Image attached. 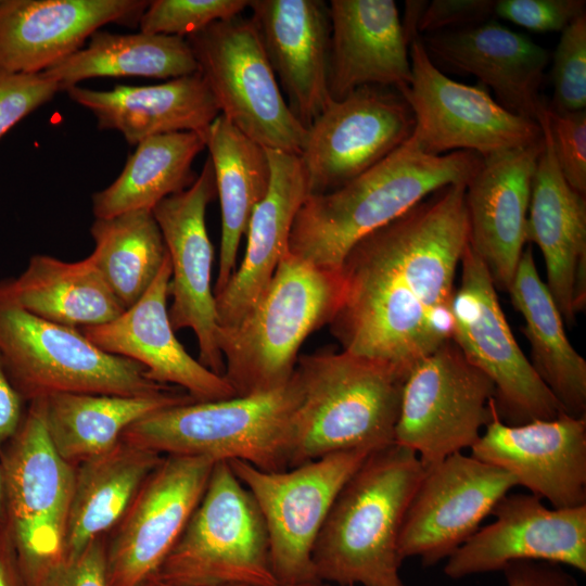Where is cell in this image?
I'll list each match as a JSON object with an SVG mask.
<instances>
[{"label":"cell","instance_id":"1","mask_svg":"<svg viewBox=\"0 0 586 586\" xmlns=\"http://www.w3.org/2000/svg\"><path fill=\"white\" fill-rule=\"evenodd\" d=\"M466 184L446 186L361 238L329 323L343 351L408 374L453 337L455 277L469 244Z\"/></svg>","mask_w":586,"mask_h":586},{"label":"cell","instance_id":"2","mask_svg":"<svg viewBox=\"0 0 586 586\" xmlns=\"http://www.w3.org/2000/svg\"><path fill=\"white\" fill-rule=\"evenodd\" d=\"M483 157L470 151L431 155L407 141L340 188L308 195L294 219L289 252L340 270L349 250L431 193L468 184Z\"/></svg>","mask_w":586,"mask_h":586},{"label":"cell","instance_id":"3","mask_svg":"<svg viewBox=\"0 0 586 586\" xmlns=\"http://www.w3.org/2000/svg\"><path fill=\"white\" fill-rule=\"evenodd\" d=\"M423 473L418 455L395 443L369 454L340 491L317 537L318 581L405 586L398 538Z\"/></svg>","mask_w":586,"mask_h":586},{"label":"cell","instance_id":"4","mask_svg":"<svg viewBox=\"0 0 586 586\" xmlns=\"http://www.w3.org/2000/svg\"><path fill=\"white\" fill-rule=\"evenodd\" d=\"M290 468L331 453L394 443L407 374L346 351L301 355Z\"/></svg>","mask_w":586,"mask_h":586},{"label":"cell","instance_id":"5","mask_svg":"<svg viewBox=\"0 0 586 586\" xmlns=\"http://www.w3.org/2000/svg\"><path fill=\"white\" fill-rule=\"evenodd\" d=\"M342 292L341 270L316 266L288 251L240 322L218 328L224 377L235 395L285 385L303 343L313 332L329 326Z\"/></svg>","mask_w":586,"mask_h":586},{"label":"cell","instance_id":"6","mask_svg":"<svg viewBox=\"0 0 586 586\" xmlns=\"http://www.w3.org/2000/svg\"><path fill=\"white\" fill-rule=\"evenodd\" d=\"M298 400L292 375L270 392L161 409L132 423L120 441L163 456L241 460L263 471H283L290 468Z\"/></svg>","mask_w":586,"mask_h":586},{"label":"cell","instance_id":"7","mask_svg":"<svg viewBox=\"0 0 586 586\" xmlns=\"http://www.w3.org/2000/svg\"><path fill=\"white\" fill-rule=\"evenodd\" d=\"M0 359L27 404L63 393L146 396L177 388L150 380L142 365L100 349L80 329L37 317L2 294Z\"/></svg>","mask_w":586,"mask_h":586},{"label":"cell","instance_id":"8","mask_svg":"<svg viewBox=\"0 0 586 586\" xmlns=\"http://www.w3.org/2000/svg\"><path fill=\"white\" fill-rule=\"evenodd\" d=\"M155 578L176 586H272L262 512L227 461L215 463L204 494Z\"/></svg>","mask_w":586,"mask_h":586},{"label":"cell","instance_id":"9","mask_svg":"<svg viewBox=\"0 0 586 586\" xmlns=\"http://www.w3.org/2000/svg\"><path fill=\"white\" fill-rule=\"evenodd\" d=\"M4 528L26 586H36L64 558L75 467L52 445L42 398L28 403L15 436L0 454Z\"/></svg>","mask_w":586,"mask_h":586},{"label":"cell","instance_id":"10","mask_svg":"<svg viewBox=\"0 0 586 586\" xmlns=\"http://www.w3.org/2000/svg\"><path fill=\"white\" fill-rule=\"evenodd\" d=\"M186 39L220 115L265 149L298 155L307 129L284 100L252 20L218 21Z\"/></svg>","mask_w":586,"mask_h":586},{"label":"cell","instance_id":"11","mask_svg":"<svg viewBox=\"0 0 586 586\" xmlns=\"http://www.w3.org/2000/svg\"><path fill=\"white\" fill-rule=\"evenodd\" d=\"M371 451H335L278 472L228 462L262 512L278 583L318 581L313 565L317 537L340 491Z\"/></svg>","mask_w":586,"mask_h":586},{"label":"cell","instance_id":"12","mask_svg":"<svg viewBox=\"0 0 586 586\" xmlns=\"http://www.w3.org/2000/svg\"><path fill=\"white\" fill-rule=\"evenodd\" d=\"M495 386L450 340L421 358L403 385L394 443L424 468L471 448L492 419Z\"/></svg>","mask_w":586,"mask_h":586},{"label":"cell","instance_id":"13","mask_svg":"<svg viewBox=\"0 0 586 586\" xmlns=\"http://www.w3.org/2000/svg\"><path fill=\"white\" fill-rule=\"evenodd\" d=\"M460 267V286L453 302L451 340L493 382L500 420L519 425L564 412L518 345L489 271L470 244Z\"/></svg>","mask_w":586,"mask_h":586},{"label":"cell","instance_id":"14","mask_svg":"<svg viewBox=\"0 0 586 586\" xmlns=\"http://www.w3.org/2000/svg\"><path fill=\"white\" fill-rule=\"evenodd\" d=\"M412 78L398 90L415 116L407 140L425 154L470 151L483 158L543 139L537 120L501 106L481 84L469 86L446 76L429 58L419 36L409 42Z\"/></svg>","mask_w":586,"mask_h":586},{"label":"cell","instance_id":"15","mask_svg":"<svg viewBox=\"0 0 586 586\" xmlns=\"http://www.w3.org/2000/svg\"><path fill=\"white\" fill-rule=\"evenodd\" d=\"M415 116L391 87L364 86L330 103L306 128L298 154L309 195L333 191L388 156L411 136Z\"/></svg>","mask_w":586,"mask_h":586},{"label":"cell","instance_id":"16","mask_svg":"<svg viewBox=\"0 0 586 586\" xmlns=\"http://www.w3.org/2000/svg\"><path fill=\"white\" fill-rule=\"evenodd\" d=\"M215 461L164 456L106 537L109 586H141L153 578L200 502Z\"/></svg>","mask_w":586,"mask_h":586},{"label":"cell","instance_id":"17","mask_svg":"<svg viewBox=\"0 0 586 586\" xmlns=\"http://www.w3.org/2000/svg\"><path fill=\"white\" fill-rule=\"evenodd\" d=\"M514 486L505 470L462 453L424 468L400 528V560L432 566L447 559Z\"/></svg>","mask_w":586,"mask_h":586},{"label":"cell","instance_id":"18","mask_svg":"<svg viewBox=\"0 0 586 586\" xmlns=\"http://www.w3.org/2000/svg\"><path fill=\"white\" fill-rule=\"evenodd\" d=\"M216 194L211 158L186 190L158 202L152 213L163 234L171 267L168 308L175 331L191 329L199 361L224 375L225 361L217 343V315L212 267L214 249L206 228V208Z\"/></svg>","mask_w":586,"mask_h":586},{"label":"cell","instance_id":"19","mask_svg":"<svg viewBox=\"0 0 586 586\" xmlns=\"http://www.w3.org/2000/svg\"><path fill=\"white\" fill-rule=\"evenodd\" d=\"M480 527L447 559L453 579L501 571L517 561H543L586 572V505L547 508L533 494H507Z\"/></svg>","mask_w":586,"mask_h":586},{"label":"cell","instance_id":"20","mask_svg":"<svg viewBox=\"0 0 586 586\" xmlns=\"http://www.w3.org/2000/svg\"><path fill=\"white\" fill-rule=\"evenodd\" d=\"M470 450L552 508L586 505V417L561 412L510 425L500 420L493 398L492 419Z\"/></svg>","mask_w":586,"mask_h":586},{"label":"cell","instance_id":"21","mask_svg":"<svg viewBox=\"0 0 586 586\" xmlns=\"http://www.w3.org/2000/svg\"><path fill=\"white\" fill-rule=\"evenodd\" d=\"M545 104L540 102L536 114L544 145L532 182L525 240L540 249L545 284L563 321L572 324L586 306V199L560 171Z\"/></svg>","mask_w":586,"mask_h":586},{"label":"cell","instance_id":"22","mask_svg":"<svg viewBox=\"0 0 586 586\" xmlns=\"http://www.w3.org/2000/svg\"><path fill=\"white\" fill-rule=\"evenodd\" d=\"M170 276L168 256L137 303L116 319L80 331L100 349L142 365L150 380L180 387L196 402L237 396L224 375L207 369L177 340L167 307Z\"/></svg>","mask_w":586,"mask_h":586},{"label":"cell","instance_id":"23","mask_svg":"<svg viewBox=\"0 0 586 586\" xmlns=\"http://www.w3.org/2000/svg\"><path fill=\"white\" fill-rule=\"evenodd\" d=\"M543 139L492 154L466 186L469 244L496 288L508 291L523 253L532 182Z\"/></svg>","mask_w":586,"mask_h":586},{"label":"cell","instance_id":"24","mask_svg":"<svg viewBox=\"0 0 586 586\" xmlns=\"http://www.w3.org/2000/svg\"><path fill=\"white\" fill-rule=\"evenodd\" d=\"M149 1L0 0V71L40 73L102 26L139 25Z\"/></svg>","mask_w":586,"mask_h":586},{"label":"cell","instance_id":"25","mask_svg":"<svg viewBox=\"0 0 586 586\" xmlns=\"http://www.w3.org/2000/svg\"><path fill=\"white\" fill-rule=\"evenodd\" d=\"M431 61L477 78L506 110L536 120L549 51L528 36L488 20L419 36Z\"/></svg>","mask_w":586,"mask_h":586},{"label":"cell","instance_id":"26","mask_svg":"<svg viewBox=\"0 0 586 586\" xmlns=\"http://www.w3.org/2000/svg\"><path fill=\"white\" fill-rule=\"evenodd\" d=\"M251 20L288 104L307 128L329 94L331 21L322 0H250Z\"/></svg>","mask_w":586,"mask_h":586},{"label":"cell","instance_id":"27","mask_svg":"<svg viewBox=\"0 0 586 586\" xmlns=\"http://www.w3.org/2000/svg\"><path fill=\"white\" fill-rule=\"evenodd\" d=\"M328 87L334 101L364 86L408 87L409 42L393 0H331Z\"/></svg>","mask_w":586,"mask_h":586},{"label":"cell","instance_id":"28","mask_svg":"<svg viewBox=\"0 0 586 586\" xmlns=\"http://www.w3.org/2000/svg\"><path fill=\"white\" fill-rule=\"evenodd\" d=\"M266 150L270 184L250 218L241 265L225 288L215 294L218 328L235 326L257 301L289 251L294 219L309 195L300 156Z\"/></svg>","mask_w":586,"mask_h":586},{"label":"cell","instance_id":"29","mask_svg":"<svg viewBox=\"0 0 586 586\" xmlns=\"http://www.w3.org/2000/svg\"><path fill=\"white\" fill-rule=\"evenodd\" d=\"M65 91L94 115L100 129L119 131L131 145L157 135L205 132L220 115L200 72L156 85L110 90L72 86Z\"/></svg>","mask_w":586,"mask_h":586},{"label":"cell","instance_id":"30","mask_svg":"<svg viewBox=\"0 0 586 586\" xmlns=\"http://www.w3.org/2000/svg\"><path fill=\"white\" fill-rule=\"evenodd\" d=\"M0 294L37 317L77 329L110 322L125 310L91 255L78 262L34 255L18 276L0 280Z\"/></svg>","mask_w":586,"mask_h":586},{"label":"cell","instance_id":"31","mask_svg":"<svg viewBox=\"0 0 586 586\" xmlns=\"http://www.w3.org/2000/svg\"><path fill=\"white\" fill-rule=\"evenodd\" d=\"M163 455L119 441L75 467L74 491L64 536V558L79 556L118 523L139 487Z\"/></svg>","mask_w":586,"mask_h":586},{"label":"cell","instance_id":"32","mask_svg":"<svg viewBox=\"0 0 586 586\" xmlns=\"http://www.w3.org/2000/svg\"><path fill=\"white\" fill-rule=\"evenodd\" d=\"M507 292L524 318L521 331L531 345L534 370L564 412L586 417V360L565 334L563 318L537 272L531 249L523 251Z\"/></svg>","mask_w":586,"mask_h":586},{"label":"cell","instance_id":"33","mask_svg":"<svg viewBox=\"0 0 586 586\" xmlns=\"http://www.w3.org/2000/svg\"><path fill=\"white\" fill-rule=\"evenodd\" d=\"M216 194L221 214L219 266L214 295L219 293L237 269L240 241L246 233L256 205L265 198L270 184L267 150L250 139L222 115L205 131Z\"/></svg>","mask_w":586,"mask_h":586},{"label":"cell","instance_id":"34","mask_svg":"<svg viewBox=\"0 0 586 586\" xmlns=\"http://www.w3.org/2000/svg\"><path fill=\"white\" fill-rule=\"evenodd\" d=\"M42 400L50 441L58 454L74 467L114 447L125 430L140 419L161 409L196 402L177 388L146 396L63 393Z\"/></svg>","mask_w":586,"mask_h":586},{"label":"cell","instance_id":"35","mask_svg":"<svg viewBox=\"0 0 586 586\" xmlns=\"http://www.w3.org/2000/svg\"><path fill=\"white\" fill-rule=\"evenodd\" d=\"M205 148L202 131L170 132L140 141L114 182L93 193L94 217L152 211L165 198L188 189L196 179L192 163Z\"/></svg>","mask_w":586,"mask_h":586},{"label":"cell","instance_id":"36","mask_svg":"<svg viewBox=\"0 0 586 586\" xmlns=\"http://www.w3.org/2000/svg\"><path fill=\"white\" fill-rule=\"evenodd\" d=\"M199 72L192 49L184 37L113 34L97 30L87 47L44 71L65 91L94 77H149L175 79Z\"/></svg>","mask_w":586,"mask_h":586},{"label":"cell","instance_id":"37","mask_svg":"<svg viewBox=\"0 0 586 586\" xmlns=\"http://www.w3.org/2000/svg\"><path fill=\"white\" fill-rule=\"evenodd\" d=\"M90 233L95 266L124 308H129L151 286L168 257L152 211L95 218Z\"/></svg>","mask_w":586,"mask_h":586},{"label":"cell","instance_id":"38","mask_svg":"<svg viewBox=\"0 0 586 586\" xmlns=\"http://www.w3.org/2000/svg\"><path fill=\"white\" fill-rule=\"evenodd\" d=\"M250 0H154L142 13L140 31L188 37L211 24L241 15Z\"/></svg>","mask_w":586,"mask_h":586},{"label":"cell","instance_id":"39","mask_svg":"<svg viewBox=\"0 0 586 586\" xmlns=\"http://www.w3.org/2000/svg\"><path fill=\"white\" fill-rule=\"evenodd\" d=\"M553 95L547 106L555 112H577L586 107V14L562 31L553 53Z\"/></svg>","mask_w":586,"mask_h":586},{"label":"cell","instance_id":"40","mask_svg":"<svg viewBox=\"0 0 586 586\" xmlns=\"http://www.w3.org/2000/svg\"><path fill=\"white\" fill-rule=\"evenodd\" d=\"M555 156L566 182L586 194V110L555 112L545 104Z\"/></svg>","mask_w":586,"mask_h":586},{"label":"cell","instance_id":"41","mask_svg":"<svg viewBox=\"0 0 586 586\" xmlns=\"http://www.w3.org/2000/svg\"><path fill=\"white\" fill-rule=\"evenodd\" d=\"M59 91H62L59 82L44 72L0 71V139Z\"/></svg>","mask_w":586,"mask_h":586},{"label":"cell","instance_id":"42","mask_svg":"<svg viewBox=\"0 0 586 586\" xmlns=\"http://www.w3.org/2000/svg\"><path fill=\"white\" fill-rule=\"evenodd\" d=\"M585 9V0H498L494 14L531 30L562 31Z\"/></svg>","mask_w":586,"mask_h":586},{"label":"cell","instance_id":"43","mask_svg":"<svg viewBox=\"0 0 586 586\" xmlns=\"http://www.w3.org/2000/svg\"><path fill=\"white\" fill-rule=\"evenodd\" d=\"M494 0H433L428 2L417 24L419 36L458 29L488 21Z\"/></svg>","mask_w":586,"mask_h":586},{"label":"cell","instance_id":"44","mask_svg":"<svg viewBox=\"0 0 586 586\" xmlns=\"http://www.w3.org/2000/svg\"><path fill=\"white\" fill-rule=\"evenodd\" d=\"M105 536L91 542L76 558L64 560L53 568L36 586H109Z\"/></svg>","mask_w":586,"mask_h":586},{"label":"cell","instance_id":"45","mask_svg":"<svg viewBox=\"0 0 586 586\" xmlns=\"http://www.w3.org/2000/svg\"><path fill=\"white\" fill-rule=\"evenodd\" d=\"M507 586H578L562 565L543 561H517L502 570Z\"/></svg>","mask_w":586,"mask_h":586},{"label":"cell","instance_id":"46","mask_svg":"<svg viewBox=\"0 0 586 586\" xmlns=\"http://www.w3.org/2000/svg\"><path fill=\"white\" fill-rule=\"evenodd\" d=\"M26 404L0 359V454L17 433L26 413Z\"/></svg>","mask_w":586,"mask_h":586},{"label":"cell","instance_id":"47","mask_svg":"<svg viewBox=\"0 0 586 586\" xmlns=\"http://www.w3.org/2000/svg\"><path fill=\"white\" fill-rule=\"evenodd\" d=\"M0 586H26L4 527H0Z\"/></svg>","mask_w":586,"mask_h":586},{"label":"cell","instance_id":"48","mask_svg":"<svg viewBox=\"0 0 586 586\" xmlns=\"http://www.w3.org/2000/svg\"><path fill=\"white\" fill-rule=\"evenodd\" d=\"M141 586H176V585L167 584L165 582H162L153 577L149 579L148 582H145L144 584H142ZM272 586H329V585L328 583L317 581V582H309V583H302V584H280L279 583Z\"/></svg>","mask_w":586,"mask_h":586},{"label":"cell","instance_id":"49","mask_svg":"<svg viewBox=\"0 0 586 586\" xmlns=\"http://www.w3.org/2000/svg\"><path fill=\"white\" fill-rule=\"evenodd\" d=\"M5 525V495H4V482L3 474L0 464V527Z\"/></svg>","mask_w":586,"mask_h":586}]
</instances>
